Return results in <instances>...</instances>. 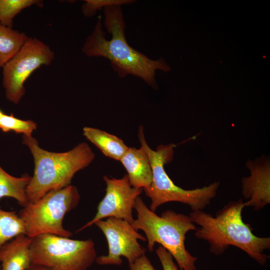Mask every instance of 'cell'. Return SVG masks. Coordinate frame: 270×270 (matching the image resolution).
<instances>
[{"instance_id": "1", "label": "cell", "mask_w": 270, "mask_h": 270, "mask_svg": "<svg viewBox=\"0 0 270 270\" xmlns=\"http://www.w3.org/2000/svg\"><path fill=\"white\" fill-rule=\"evenodd\" d=\"M103 12L104 26L111 34V38H106L100 16L83 45V53L88 57L101 56L108 60L114 70L121 78L132 75L142 79L153 88L158 89L156 71L168 72L171 68L163 58L150 59L128 44L122 6H108Z\"/></svg>"}, {"instance_id": "2", "label": "cell", "mask_w": 270, "mask_h": 270, "mask_svg": "<svg viewBox=\"0 0 270 270\" xmlns=\"http://www.w3.org/2000/svg\"><path fill=\"white\" fill-rule=\"evenodd\" d=\"M244 207V202L240 199L225 205L215 216L203 210L192 212L189 215L190 220L200 226L194 236L208 242L210 252L216 256L222 255L232 246L264 265L269 256L264 252L270 248V238L253 234L252 226L242 218Z\"/></svg>"}, {"instance_id": "3", "label": "cell", "mask_w": 270, "mask_h": 270, "mask_svg": "<svg viewBox=\"0 0 270 270\" xmlns=\"http://www.w3.org/2000/svg\"><path fill=\"white\" fill-rule=\"evenodd\" d=\"M22 142L30 150L34 164L33 176L26 189L28 204L36 202L50 191L70 185L74 174L88 166L95 157L84 142L64 152L44 150L32 136H23Z\"/></svg>"}, {"instance_id": "4", "label": "cell", "mask_w": 270, "mask_h": 270, "mask_svg": "<svg viewBox=\"0 0 270 270\" xmlns=\"http://www.w3.org/2000/svg\"><path fill=\"white\" fill-rule=\"evenodd\" d=\"M134 209L137 218L131 225L136 230L144 232L150 252L158 243L170 254L181 270H196L198 258L186 249L184 242L186 233L197 229L189 216L168 210L159 216L146 206L140 196L136 200Z\"/></svg>"}, {"instance_id": "5", "label": "cell", "mask_w": 270, "mask_h": 270, "mask_svg": "<svg viewBox=\"0 0 270 270\" xmlns=\"http://www.w3.org/2000/svg\"><path fill=\"white\" fill-rule=\"evenodd\" d=\"M140 148L150 160L152 170V181L149 188L143 189L151 200L150 209L154 212L158 207L170 202H180L188 205L192 211L202 210L216 196L219 182H216L201 188L184 190L175 184L166 174L164 166L171 161L175 145L158 146L154 150L148 146L144 136L143 127L138 130Z\"/></svg>"}, {"instance_id": "6", "label": "cell", "mask_w": 270, "mask_h": 270, "mask_svg": "<svg viewBox=\"0 0 270 270\" xmlns=\"http://www.w3.org/2000/svg\"><path fill=\"white\" fill-rule=\"evenodd\" d=\"M80 200L77 188L70 185L50 191L36 202L28 204L18 214L24 222L26 234L30 238L43 234L70 238L72 233L64 228L62 221Z\"/></svg>"}, {"instance_id": "7", "label": "cell", "mask_w": 270, "mask_h": 270, "mask_svg": "<svg viewBox=\"0 0 270 270\" xmlns=\"http://www.w3.org/2000/svg\"><path fill=\"white\" fill-rule=\"evenodd\" d=\"M32 264L56 270H86L96 262L93 240H72L50 234L31 238Z\"/></svg>"}, {"instance_id": "8", "label": "cell", "mask_w": 270, "mask_h": 270, "mask_svg": "<svg viewBox=\"0 0 270 270\" xmlns=\"http://www.w3.org/2000/svg\"><path fill=\"white\" fill-rule=\"evenodd\" d=\"M54 58L50 47L36 38H28L18 52L2 67V84L6 98L18 104L25 94L24 84L41 66Z\"/></svg>"}, {"instance_id": "9", "label": "cell", "mask_w": 270, "mask_h": 270, "mask_svg": "<svg viewBox=\"0 0 270 270\" xmlns=\"http://www.w3.org/2000/svg\"><path fill=\"white\" fill-rule=\"evenodd\" d=\"M94 224L104 234L108 248L107 255L96 257V262L98 264L120 266L122 262L121 256L125 257L130 264L145 254L146 249L138 240L146 242V238L125 220L110 217L99 220Z\"/></svg>"}, {"instance_id": "10", "label": "cell", "mask_w": 270, "mask_h": 270, "mask_svg": "<svg viewBox=\"0 0 270 270\" xmlns=\"http://www.w3.org/2000/svg\"><path fill=\"white\" fill-rule=\"evenodd\" d=\"M104 180L106 184V194L98 206L97 212L94 217L78 229V232L106 218L122 219L130 224L133 222L134 204L142 189L132 187L127 174L121 178L105 176Z\"/></svg>"}, {"instance_id": "11", "label": "cell", "mask_w": 270, "mask_h": 270, "mask_svg": "<svg viewBox=\"0 0 270 270\" xmlns=\"http://www.w3.org/2000/svg\"><path fill=\"white\" fill-rule=\"evenodd\" d=\"M246 166L250 176L242 180V194L248 200L244 205L258 211L270 203V164L249 162Z\"/></svg>"}, {"instance_id": "12", "label": "cell", "mask_w": 270, "mask_h": 270, "mask_svg": "<svg viewBox=\"0 0 270 270\" xmlns=\"http://www.w3.org/2000/svg\"><path fill=\"white\" fill-rule=\"evenodd\" d=\"M127 172L131 186L145 189L150 187L152 181V170L148 158L141 148L129 147L120 160Z\"/></svg>"}, {"instance_id": "13", "label": "cell", "mask_w": 270, "mask_h": 270, "mask_svg": "<svg viewBox=\"0 0 270 270\" xmlns=\"http://www.w3.org/2000/svg\"><path fill=\"white\" fill-rule=\"evenodd\" d=\"M31 238L18 235L0 248V270H26L32 264Z\"/></svg>"}, {"instance_id": "14", "label": "cell", "mask_w": 270, "mask_h": 270, "mask_svg": "<svg viewBox=\"0 0 270 270\" xmlns=\"http://www.w3.org/2000/svg\"><path fill=\"white\" fill-rule=\"evenodd\" d=\"M83 134L104 156L114 160L120 161L129 148L120 138L96 128L86 126Z\"/></svg>"}, {"instance_id": "15", "label": "cell", "mask_w": 270, "mask_h": 270, "mask_svg": "<svg viewBox=\"0 0 270 270\" xmlns=\"http://www.w3.org/2000/svg\"><path fill=\"white\" fill-rule=\"evenodd\" d=\"M31 176L28 174L19 178L12 176L0 166V200L4 197L12 198L22 207L26 206V189Z\"/></svg>"}, {"instance_id": "16", "label": "cell", "mask_w": 270, "mask_h": 270, "mask_svg": "<svg viewBox=\"0 0 270 270\" xmlns=\"http://www.w3.org/2000/svg\"><path fill=\"white\" fill-rule=\"evenodd\" d=\"M28 38L25 34L0 24V68L18 52Z\"/></svg>"}, {"instance_id": "17", "label": "cell", "mask_w": 270, "mask_h": 270, "mask_svg": "<svg viewBox=\"0 0 270 270\" xmlns=\"http://www.w3.org/2000/svg\"><path fill=\"white\" fill-rule=\"evenodd\" d=\"M25 234L24 222L14 211L0 208V248L18 235Z\"/></svg>"}, {"instance_id": "18", "label": "cell", "mask_w": 270, "mask_h": 270, "mask_svg": "<svg viewBox=\"0 0 270 270\" xmlns=\"http://www.w3.org/2000/svg\"><path fill=\"white\" fill-rule=\"evenodd\" d=\"M38 0H0V24L12 28L14 17L24 9L36 4L42 6Z\"/></svg>"}, {"instance_id": "19", "label": "cell", "mask_w": 270, "mask_h": 270, "mask_svg": "<svg viewBox=\"0 0 270 270\" xmlns=\"http://www.w3.org/2000/svg\"><path fill=\"white\" fill-rule=\"evenodd\" d=\"M36 124L32 120H22L15 117L13 114H4L0 119V130L7 132H14L23 136H32L36 130Z\"/></svg>"}, {"instance_id": "20", "label": "cell", "mask_w": 270, "mask_h": 270, "mask_svg": "<svg viewBox=\"0 0 270 270\" xmlns=\"http://www.w3.org/2000/svg\"><path fill=\"white\" fill-rule=\"evenodd\" d=\"M82 6V12L86 17H91L98 10L111 6H122L136 2L134 0H85Z\"/></svg>"}, {"instance_id": "21", "label": "cell", "mask_w": 270, "mask_h": 270, "mask_svg": "<svg viewBox=\"0 0 270 270\" xmlns=\"http://www.w3.org/2000/svg\"><path fill=\"white\" fill-rule=\"evenodd\" d=\"M156 252L164 270H181L174 263L170 254L162 246L156 249Z\"/></svg>"}, {"instance_id": "22", "label": "cell", "mask_w": 270, "mask_h": 270, "mask_svg": "<svg viewBox=\"0 0 270 270\" xmlns=\"http://www.w3.org/2000/svg\"><path fill=\"white\" fill-rule=\"evenodd\" d=\"M130 270H158L156 269L148 258L143 255L129 264Z\"/></svg>"}, {"instance_id": "23", "label": "cell", "mask_w": 270, "mask_h": 270, "mask_svg": "<svg viewBox=\"0 0 270 270\" xmlns=\"http://www.w3.org/2000/svg\"><path fill=\"white\" fill-rule=\"evenodd\" d=\"M26 270H56L46 266L32 264Z\"/></svg>"}, {"instance_id": "24", "label": "cell", "mask_w": 270, "mask_h": 270, "mask_svg": "<svg viewBox=\"0 0 270 270\" xmlns=\"http://www.w3.org/2000/svg\"><path fill=\"white\" fill-rule=\"evenodd\" d=\"M4 114V112H2V110L0 109V119Z\"/></svg>"}, {"instance_id": "25", "label": "cell", "mask_w": 270, "mask_h": 270, "mask_svg": "<svg viewBox=\"0 0 270 270\" xmlns=\"http://www.w3.org/2000/svg\"></svg>"}]
</instances>
